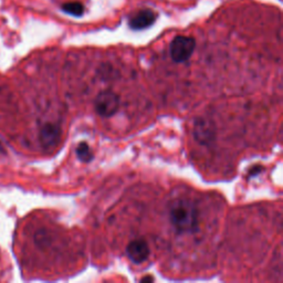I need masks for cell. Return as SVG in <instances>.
I'll return each mask as SVG.
<instances>
[{"label":"cell","mask_w":283,"mask_h":283,"mask_svg":"<svg viewBox=\"0 0 283 283\" xmlns=\"http://www.w3.org/2000/svg\"><path fill=\"white\" fill-rule=\"evenodd\" d=\"M168 219L178 235L194 234L198 229V210L187 198L175 199L168 207Z\"/></svg>","instance_id":"obj_1"},{"label":"cell","mask_w":283,"mask_h":283,"mask_svg":"<svg viewBox=\"0 0 283 283\" xmlns=\"http://www.w3.org/2000/svg\"><path fill=\"white\" fill-rule=\"evenodd\" d=\"M196 48L193 37L177 36L169 44V55L176 63H184L192 58Z\"/></svg>","instance_id":"obj_2"},{"label":"cell","mask_w":283,"mask_h":283,"mask_svg":"<svg viewBox=\"0 0 283 283\" xmlns=\"http://www.w3.org/2000/svg\"><path fill=\"white\" fill-rule=\"evenodd\" d=\"M120 109V96L113 91H102L94 100V110L101 117H112Z\"/></svg>","instance_id":"obj_3"},{"label":"cell","mask_w":283,"mask_h":283,"mask_svg":"<svg viewBox=\"0 0 283 283\" xmlns=\"http://www.w3.org/2000/svg\"><path fill=\"white\" fill-rule=\"evenodd\" d=\"M39 141L44 149H55L61 141V128L50 122L43 124L39 133Z\"/></svg>","instance_id":"obj_4"},{"label":"cell","mask_w":283,"mask_h":283,"mask_svg":"<svg viewBox=\"0 0 283 283\" xmlns=\"http://www.w3.org/2000/svg\"><path fill=\"white\" fill-rule=\"evenodd\" d=\"M216 131L214 123L205 117L197 118L194 124V136L196 141L202 144V145H208L215 140Z\"/></svg>","instance_id":"obj_5"},{"label":"cell","mask_w":283,"mask_h":283,"mask_svg":"<svg viewBox=\"0 0 283 283\" xmlns=\"http://www.w3.org/2000/svg\"><path fill=\"white\" fill-rule=\"evenodd\" d=\"M126 254L135 265H142L149 258L150 249L148 243L143 239L132 240L126 247Z\"/></svg>","instance_id":"obj_6"},{"label":"cell","mask_w":283,"mask_h":283,"mask_svg":"<svg viewBox=\"0 0 283 283\" xmlns=\"http://www.w3.org/2000/svg\"><path fill=\"white\" fill-rule=\"evenodd\" d=\"M157 18L156 12L150 9H142L128 19V25L133 30L146 29L152 25Z\"/></svg>","instance_id":"obj_7"},{"label":"cell","mask_w":283,"mask_h":283,"mask_svg":"<svg viewBox=\"0 0 283 283\" xmlns=\"http://www.w3.org/2000/svg\"><path fill=\"white\" fill-rule=\"evenodd\" d=\"M75 154L78 156L79 161H81L82 163H90L93 161L94 159V153L93 150L91 149L88 143L82 142L79 144L75 148Z\"/></svg>","instance_id":"obj_8"},{"label":"cell","mask_w":283,"mask_h":283,"mask_svg":"<svg viewBox=\"0 0 283 283\" xmlns=\"http://www.w3.org/2000/svg\"><path fill=\"white\" fill-rule=\"evenodd\" d=\"M62 10L69 15L80 17L84 14V6L81 3H67L62 6Z\"/></svg>","instance_id":"obj_9"},{"label":"cell","mask_w":283,"mask_h":283,"mask_svg":"<svg viewBox=\"0 0 283 283\" xmlns=\"http://www.w3.org/2000/svg\"><path fill=\"white\" fill-rule=\"evenodd\" d=\"M144 280H147V281H153V278H150V276H147V278H143V279H142V281H144Z\"/></svg>","instance_id":"obj_10"}]
</instances>
